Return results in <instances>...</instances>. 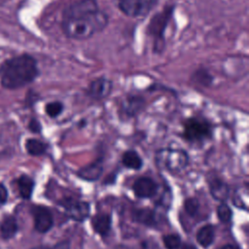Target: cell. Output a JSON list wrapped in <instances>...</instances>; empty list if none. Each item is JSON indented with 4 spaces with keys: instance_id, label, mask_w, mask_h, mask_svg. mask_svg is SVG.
<instances>
[{
    "instance_id": "6da1fadb",
    "label": "cell",
    "mask_w": 249,
    "mask_h": 249,
    "mask_svg": "<svg viewBox=\"0 0 249 249\" xmlns=\"http://www.w3.org/2000/svg\"><path fill=\"white\" fill-rule=\"evenodd\" d=\"M108 23L109 16L97 0H73L62 11L60 26L67 38L83 41L102 32Z\"/></svg>"
},
{
    "instance_id": "7a4b0ae2",
    "label": "cell",
    "mask_w": 249,
    "mask_h": 249,
    "mask_svg": "<svg viewBox=\"0 0 249 249\" xmlns=\"http://www.w3.org/2000/svg\"><path fill=\"white\" fill-rule=\"evenodd\" d=\"M40 74L38 62L29 53L6 59L0 65V84L8 89H17L34 82Z\"/></svg>"
},
{
    "instance_id": "3957f363",
    "label": "cell",
    "mask_w": 249,
    "mask_h": 249,
    "mask_svg": "<svg viewBox=\"0 0 249 249\" xmlns=\"http://www.w3.org/2000/svg\"><path fill=\"white\" fill-rule=\"evenodd\" d=\"M174 11V5H166L162 10L155 14L148 23L147 34L152 39L154 53L160 54L165 49V32L173 18Z\"/></svg>"
},
{
    "instance_id": "277c9868",
    "label": "cell",
    "mask_w": 249,
    "mask_h": 249,
    "mask_svg": "<svg viewBox=\"0 0 249 249\" xmlns=\"http://www.w3.org/2000/svg\"><path fill=\"white\" fill-rule=\"evenodd\" d=\"M156 162L170 172H179L188 165L189 157L183 150L162 149L158 151Z\"/></svg>"
},
{
    "instance_id": "5b68a950",
    "label": "cell",
    "mask_w": 249,
    "mask_h": 249,
    "mask_svg": "<svg viewBox=\"0 0 249 249\" xmlns=\"http://www.w3.org/2000/svg\"><path fill=\"white\" fill-rule=\"evenodd\" d=\"M159 4V0H117L118 9L126 17H147Z\"/></svg>"
},
{
    "instance_id": "8992f818",
    "label": "cell",
    "mask_w": 249,
    "mask_h": 249,
    "mask_svg": "<svg viewBox=\"0 0 249 249\" xmlns=\"http://www.w3.org/2000/svg\"><path fill=\"white\" fill-rule=\"evenodd\" d=\"M210 135V125L206 121L191 118L184 124L183 136L191 142L201 141Z\"/></svg>"
},
{
    "instance_id": "52a82bcc",
    "label": "cell",
    "mask_w": 249,
    "mask_h": 249,
    "mask_svg": "<svg viewBox=\"0 0 249 249\" xmlns=\"http://www.w3.org/2000/svg\"><path fill=\"white\" fill-rule=\"evenodd\" d=\"M60 205L65 210V213L72 220L83 222L89 217V204L87 201L75 199L73 197H65L60 201Z\"/></svg>"
},
{
    "instance_id": "ba28073f",
    "label": "cell",
    "mask_w": 249,
    "mask_h": 249,
    "mask_svg": "<svg viewBox=\"0 0 249 249\" xmlns=\"http://www.w3.org/2000/svg\"><path fill=\"white\" fill-rule=\"evenodd\" d=\"M31 212L34 219V228L37 231L45 233L52 229L53 219L51 211L47 207L43 205H34Z\"/></svg>"
},
{
    "instance_id": "9c48e42d",
    "label": "cell",
    "mask_w": 249,
    "mask_h": 249,
    "mask_svg": "<svg viewBox=\"0 0 249 249\" xmlns=\"http://www.w3.org/2000/svg\"><path fill=\"white\" fill-rule=\"evenodd\" d=\"M112 89L113 83L110 79L106 77H98L89 83L87 94L94 100H101L111 93Z\"/></svg>"
},
{
    "instance_id": "30bf717a",
    "label": "cell",
    "mask_w": 249,
    "mask_h": 249,
    "mask_svg": "<svg viewBox=\"0 0 249 249\" xmlns=\"http://www.w3.org/2000/svg\"><path fill=\"white\" fill-rule=\"evenodd\" d=\"M132 190L134 195L140 198H149L153 197L157 191V183L149 177H140L133 183Z\"/></svg>"
},
{
    "instance_id": "8fae6325",
    "label": "cell",
    "mask_w": 249,
    "mask_h": 249,
    "mask_svg": "<svg viewBox=\"0 0 249 249\" xmlns=\"http://www.w3.org/2000/svg\"><path fill=\"white\" fill-rule=\"evenodd\" d=\"M103 171V165H102V160L98 159L95 161L87 164L86 166H83L80 168L77 172L78 176L86 181H95L97 180Z\"/></svg>"
},
{
    "instance_id": "7c38bea8",
    "label": "cell",
    "mask_w": 249,
    "mask_h": 249,
    "mask_svg": "<svg viewBox=\"0 0 249 249\" xmlns=\"http://www.w3.org/2000/svg\"><path fill=\"white\" fill-rule=\"evenodd\" d=\"M145 106V99L140 95H128L122 104V109L125 115L132 117L137 115Z\"/></svg>"
},
{
    "instance_id": "4fadbf2b",
    "label": "cell",
    "mask_w": 249,
    "mask_h": 249,
    "mask_svg": "<svg viewBox=\"0 0 249 249\" xmlns=\"http://www.w3.org/2000/svg\"><path fill=\"white\" fill-rule=\"evenodd\" d=\"M111 225L112 219L110 214L98 213L91 218V226L93 228V231L102 236H106L109 233L111 230Z\"/></svg>"
},
{
    "instance_id": "5bb4252c",
    "label": "cell",
    "mask_w": 249,
    "mask_h": 249,
    "mask_svg": "<svg viewBox=\"0 0 249 249\" xmlns=\"http://www.w3.org/2000/svg\"><path fill=\"white\" fill-rule=\"evenodd\" d=\"M209 190L211 196L220 201H224L229 197L230 188L223 180L218 177H213L209 181Z\"/></svg>"
},
{
    "instance_id": "9a60e30c",
    "label": "cell",
    "mask_w": 249,
    "mask_h": 249,
    "mask_svg": "<svg viewBox=\"0 0 249 249\" xmlns=\"http://www.w3.org/2000/svg\"><path fill=\"white\" fill-rule=\"evenodd\" d=\"M131 217L133 221L145 225L147 227H156L157 225L156 213L148 208L134 209L131 213Z\"/></svg>"
},
{
    "instance_id": "2e32d148",
    "label": "cell",
    "mask_w": 249,
    "mask_h": 249,
    "mask_svg": "<svg viewBox=\"0 0 249 249\" xmlns=\"http://www.w3.org/2000/svg\"><path fill=\"white\" fill-rule=\"evenodd\" d=\"M215 231L212 225H205L201 227L196 232V240L199 243V245H201L204 248H207L213 243Z\"/></svg>"
},
{
    "instance_id": "e0dca14e",
    "label": "cell",
    "mask_w": 249,
    "mask_h": 249,
    "mask_svg": "<svg viewBox=\"0 0 249 249\" xmlns=\"http://www.w3.org/2000/svg\"><path fill=\"white\" fill-rule=\"evenodd\" d=\"M18 227L17 220L13 216L6 217L0 225V233L5 239L12 238L18 232Z\"/></svg>"
},
{
    "instance_id": "ac0fdd59",
    "label": "cell",
    "mask_w": 249,
    "mask_h": 249,
    "mask_svg": "<svg viewBox=\"0 0 249 249\" xmlns=\"http://www.w3.org/2000/svg\"><path fill=\"white\" fill-rule=\"evenodd\" d=\"M123 164L130 169L138 170L143 164V160L140 156L134 150H127L123 154L122 157Z\"/></svg>"
},
{
    "instance_id": "d6986e66",
    "label": "cell",
    "mask_w": 249,
    "mask_h": 249,
    "mask_svg": "<svg viewBox=\"0 0 249 249\" xmlns=\"http://www.w3.org/2000/svg\"><path fill=\"white\" fill-rule=\"evenodd\" d=\"M18 191L21 197L24 199L30 198L34 189L33 179L27 175H21L18 179Z\"/></svg>"
},
{
    "instance_id": "ffe728a7",
    "label": "cell",
    "mask_w": 249,
    "mask_h": 249,
    "mask_svg": "<svg viewBox=\"0 0 249 249\" xmlns=\"http://www.w3.org/2000/svg\"><path fill=\"white\" fill-rule=\"evenodd\" d=\"M192 80L202 87H209L213 82V76L207 69L198 68L193 73Z\"/></svg>"
},
{
    "instance_id": "44dd1931",
    "label": "cell",
    "mask_w": 249,
    "mask_h": 249,
    "mask_svg": "<svg viewBox=\"0 0 249 249\" xmlns=\"http://www.w3.org/2000/svg\"><path fill=\"white\" fill-rule=\"evenodd\" d=\"M25 148H26L28 154H30L32 156H41L47 150V146L45 143H43L42 141H40L38 139H34V138L28 139L26 141Z\"/></svg>"
},
{
    "instance_id": "7402d4cb",
    "label": "cell",
    "mask_w": 249,
    "mask_h": 249,
    "mask_svg": "<svg viewBox=\"0 0 249 249\" xmlns=\"http://www.w3.org/2000/svg\"><path fill=\"white\" fill-rule=\"evenodd\" d=\"M217 215L222 223H228L232 217V211L228 204L221 202L217 207Z\"/></svg>"
},
{
    "instance_id": "603a6c76",
    "label": "cell",
    "mask_w": 249,
    "mask_h": 249,
    "mask_svg": "<svg viewBox=\"0 0 249 249\" xmlns=\"http://www.w3.org/2000/svg\"><path fill=\"white\" fill-rule=\"evenodd\" d=\"M162 241L166 249H178L181 246V237L177 233L165 234Z\"/></svg>"
},
{
    "instance_id": "cb8c5ba5",
    "label": "cell",
    "mask_w": 249,
    "mask_h": 249,
    "mask_svg": "<svg viewBox=\"0 0 249 249\" xmlns=\"http://www.w3.org/2000/svg\"><path fill=\"white\" fill-rule=\"evenodd\" d=\"M63 110V104L59 101H53V102H49L46 107H45V111L46 114L51 117V118H55L58 115H60V113Z\"/></svg>"
},
{
    "instance_id": "d4e9b609",
    "label": "cell",
    "mask_w": 249,
    "mask_h": 249,
    "mask_svg": "<svg viewBox=\"0 0 249 249\" xmlns=\"http://www.w3.org/2000/svg\"><path fill=\"white\" fill-rule=\"evenodd\" d=\"M184 208L190 216L197 214L199 209V201L196 197H189L184 201Z\"/></svg>"
},
{
    "instance_id": "484cf974",
    "label": "cell",
    "mask_w": 249,
    "mask_h": 249,
    "mask_svg": "<svg viewBox=\"0 0 249 249\" xmlns=\"http://www.w3.org/2000/svg\"><path fill=\"white\" fill-rule=\"evenodd\" d=\"M119 249H132V248H127V247H124V246H122L120 247ZM133 249H159V246L156 242H154L153 240H150V239H147V240H143L141 241L135 248Z\"/></svg>"
},
{
    "instance_id": "4316f807",
    "label": "cell",
    "mask_w": 249,
    "mask_h": 249,
    "mask_svg": "<svg viewBox=\"0 0 249 249\" xmlns=\"http://www.w3.org/2000/svg\"><path fill=\"white\" fill-rule=\"evenodd\" d=\"M28 127L34 133H39L41 131V129H42L41 124L36 119H31L30 120V122L28 124Z\"/></svg>"
},
{
    "instance_id": "83f0119b",
    "label": "cell",
    "mask_w": 249,
    "mask_h": 249,
    "mask_svg": "<svg viewBox=\"0 0 249 249\" xmlns=\"http://www.w3.org/2000/svg\"><path fill=\"white\" fill-rule=\"evenodd\" d=\"M8 198V192L4 185L0 184V206H2Z\"/></svg>"
},
{
    "instance_id": "f1b7e54d",
    "label": "cell",
    "mask_w": 249,
    "mask_h": 249,
    "mask_svg": "<svg viewBox=\"0 0 249 249\" xmlns=\"http://www.w3.org/2000/svg\"><path fill=\"white\" fill-rule=\"evenodd\" d=\"M51 249H70V242L68 240H63L58 243H56L53 248Z\"/></svg>"
},
{
    "instance_id": "f546056e",
    "label": "cell",
    "mask_w": 249,
    "mask_h": 249,
    "mask_svg": "<svg viewBox=\"0 0 249 249\" xmlns=\"http://www.w3.org/2000/svg\"><path fill=\"white\" fill-rule=\"evenodd\" d=\"M220 249H240V248L233 244H226V245L222 246Z\"/></svg>"
},
{
    "instance_id": "4dcf8cb0",
    "label": "cell",
    "mask_w": 249,
    "mask_h": 249,
    "mask_svg": "<svg viewBox=\"0 0 249 249\" xmlns=\"http://www.w3.org/2000/svg\"><path fill=\"white\" fill-rule=\"evenodd\" d=\"M182 249H196V248L194 245H192V244H185L182 247Z\"/></svg>"
},
{
    "instance_id": "1f68e13d",
    "label": "cell",
    "mask_w": 249,
    "mask_h": 249,
    "mask_svg": "<svg viewBox=\"0 0 249 249\" xmlns=\"http://www.w3.org/2000/svg\"><path fill=\"white\" fill-rule=\"evenodd\" d=\"M32 249H51L50 247H47V246H43V245H40V246H36Z\"/></svg>"
}]
</instances>
